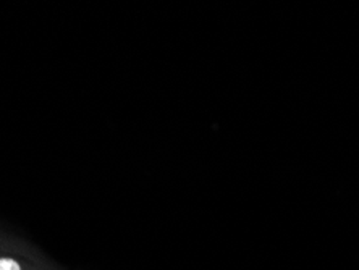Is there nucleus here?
Segmentation results:
<instances>
[{"label":"nucleus","instance_id":"obj_1","mask_svg":"<svg viewBox=\"0 0 359 270\" xmlns=\"http://www.w3.org/2000/svg\"><path fill=\"white\" fill-rule=\"evenodd\" d=\"M0 270H21L20 264L10 257L0 259Z\"/></svg>","mask_w":359,"mask_h":270}]
</instances>
